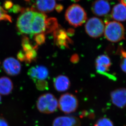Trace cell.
<instances>
[{"label":"cell","instance_id":"obj_1","mask_svg":"<svg viewBox=\"0 0 126 126\" xmlns=\"http://www.w3.org/2000/svg\"><path fill=\"white\" fill-rule=\"evenodd\" d=\"M65 19L70 25L78 27L82 25L87 20V14L80 5L73 4L66 11Z\"/></svg>","mask_w":126,"mask_h":126},{"label":"cell","instance_id":"obj_2","mask_svg":"<svg viewBox=\"0 0 126 126\" xmlns=\"http://www.w3.org/2000/svg\"><path fill=\"white\" fill-rule=\"evenodd\" d=\"M36 106L38 111L41 113H51L56 111L58 107V100L53 94L47 93L38 98Z\"/></svg>","mask_w":126,"mask_h":126},{"label":"cell","instance_id":"obj_3","mask_svg":"<svg viewBox=\"0 0 126 126\" xmlns=\"http://www.w3.org/2000/svg\"><path fill=\"white\" fill-rule=\"evenodd\" d=\"M35 12L32 9L23 8L16 23L17 29L20 33L31 35L32 24Z\"/></svg>","mask_w":126,"mask_h":126},{"label":"cell","instance_id":"obj_4","mask_svg":"<svg viewBox=\"0 0 126 126\" xmlns=\"http://www.w3.org/2000/svg\"><path fill=\"white\" fill-rule=\"evenodd\" d=\"M125 33L124 27L120 23L115 21L106 23L104 33L110 41L115 43L121 41L124 38Z\"/></svg>","mask_w":126,"mask_h":126},{"label":"cell","instance_id":"obj_5","mask_svg":"<svg viewBox=\"0 0 126 126\" xmlns=\"http://www.w3.org/2000/svg\"><path fill=\"white\" fill-rule=\"evenodd\" d=\"M58 102L60 110L65 114L75 112L79 107L78 99L70 93H65L61 95Z\"/></svg>","mask_w":126,"mask_h":126},{"label":"cell","instance_id":"obj_6","mask_svg":"<svg viewBox=\"0 0 126 126\" xmlns=\"http://www.w3.org/2000/svg\"><path fill=\"white\" fill-rule=\"evenodd\" d=\"M105 26L101 19L93 17L88 20L85 25L86 32L91 37L97 38L104 32Z\"/></svg>","mask_w":126,"mask_h":126},{"label":"cell","instance_id":"obj_7","mask_svg":"<svg viewBox=\"0 0 126 126\" xmlns=\"http://www.w3.org/2000/svg\"><path fill=\"white\" fill-rule=\"evenodd\" d=\"M47 18V16L45 14L35 12L32 24L31 36L44 33Z\"/></svg>","mask_w":126,"mask_h":126},{"label":"cell","instance_id":"obj_8","mask_svg":"<svg viewBox=\"0 0 126 126\" xmlns=\"http://www.w3.org/2000/svg\"><path fill=\"white\" fill-rule=\"evenodd\" d=\"M5 72L10 76H16L20 73L21 66L20 62L13 57L6 58L2 63Z\"/></svg>","mask_w":126,"mask_h":126},{"label":"cell","instance_id":"obj_9","mask_svg":"<svg viewBox=\"0 0 126 126\" xmlns=\"http://www.w3.org/2000/svg\"><path fill=\"white\" fill-rule=\"evenodd\" d=\"M53 36L55 44L61 48H68L69 44H71L68 33L60 26L53 32Z\"/></svg>","mask_w":126,"mask_h":126},{"label":"cell","instance_id":"obj_10","mask_svg":"<svg viewBox=\"0 0 126 126\" xmlns=\"http://www.w3.org/2000/svg\"><path fill=\"white\" fill-rule=\"evenodd\" d=\"M28 75L34 82L40 80H45L49 76V71L46 67L37 65L31 67L29 69Z\"/></svg>","mask_w":126,"mask_h":126},{"label":"cell","instance_id":"obj_11","mask_svg":"<svg viewBox=\"0 0 126 126\" xmlns=\"http://www.w3.org/2000/svg\"><path fill=\"white\" fill-rule=\"evenodd\" d=\"M111 100L113 105L119 108L126 107V89L120 88L112 91L110 94Z\"/></svg>","mask_w":126,"mask_h":126},{"label":"cell","instance_id":"obj_12","mask_svg":"<svg viewBox=\"0 0 126 126\" xmlns=\"http://www.w3.org/2000/svg\"><path fill=\"white\" fill-rule=\"evenodd\" d=\"M56 5L55 0H36L31 9L33 11L37 10L42 13H47L53 11Z\"/></svg>","mask_w":126,"mask_h":126},{"label":"cell","instance_id":"obj_13","mask_svg":"<svg viewBox=\"0 0 126 126\" xmlns=\"http://www.w3.org/2000/svg\"><path fill=\"white\" fill-rule=\"evenodd\" d=\"M92 10L95 15L102 16L110 12L111 7L109 2L106 0H96L92 4Z\"/></svg>","mask_w":126,"mask_h":126},{"label":"cell","instance_id":"obj_14","mask_svg":"<svg viewBox=\"0 0 126 126\" xmlns=\"http://www.w3.org/2000/svg\"><path fill=\"white\" fill-rule=\"evenodd\" d=\"M53 126H80V120L76 117L62 116L58 117L54 120Z\"/></svg>","mask_w":126,"mask_h":126},{"label":"cell","instance_id":"obj_15","mask_svg":"<svg viewBox=\"0 0 126 126\" xmlns=\"http://www.w3.org/2000/svg\"><path fill=\"white\" fill-rule=\"evenodd\" d=\"M55 89L58 92H64L68 90L71 86L70 80L64 75H59L54 79Z\"/></svg>","mask_w":126,"mask_h":126},{"label":"cell","instance_id":"obj_16","mask_svg":"<svg viewBox=\"0 0 126 126\" xmlns=\"http://www.w3.org/2000/svg\"><path fill=\"white\" fill-rule=\"evenodd\" d=\"M111 16L115 20L124 21L126 20V6L123 3L117 4L113 7Z\"/></svg>","mask_w":126,"mask_h":126},{"label":"cell","instance_id":"obj_17","mask_svg":"<svg viewBox=\"0 0 126 126\" xmlns=\"http://www.w3.org/2000/svg\"><path fill=\"white\" fill-rule=\"evenodd\" d=\"M13 84L10 79L5 76L0 78V94L7 95L12 92Z\"/></svg>","mask_w":126,"mask_h":126},{"label":"cell","instance_id":"obj_18","mask_svg":"<svg viewBox=\"0 0 126 126\" xmlns=\"http://www.w3.org/2000/svg\"><path fill=\"white\" fill-rule=\"evenodd\" d=\"M58 24L57 19L55 18H47L45 23V34H48L54 32L58 28Z\"/></svg>","mask_w":126,"mask_h":126},{"label":"cell","instance_id":"obj_19","mask_svg":"<svg viewBox=\"0 0 126 126\" xmlns=\"http://www.w3.org/2000/svg\"><path fill=\"white\" fill-rule=\"evenodd\" d=\"M38 45H35L33 49L30 51L26 52H24L25 54L26 60L25 63H30L33 61H35L37 56V50L38 49Z\"/></svg>","mask_w":126,"mask_h":126},{"label":"cell","instance_id":"obj_20","mask_svg":"<svg viewBox=\"0 0 126 126\" xmlns=\"http://www.w3.org/2000/svg\"><path fill=\"white\" fill-rule=\"evenodd\" d=\"M95 64L103 65L110 67L111 65V60L110 58L107 55H100L96 59Z\"/></svg>","mask_w":126,"mask_h":126},{"label":"cell","instance_id":"obj_21","mask_svg":"<svg viewBox=\"0 0 126 126\" xmlns=\"http://www.w3.org/2000/svg\"><path fill=\"white\" fill-rule=\"evenodd\" d=\"M22 46L24 52L30 51L34 47V46H33L31 44L28 37L27 36H23L22 39Z\"/></svg>","mask_w":126,"mask_h":126},{"label":"cell","instance_id":"obj_22","mask_svg":"<svg viewBox=\"0 0 126 126\" xmlns=\"http://www.w3.org/2000/svg\"><path fill=\"white\" fill-rule=\"evenodd\" d=\"M94 126H114L113 122L108 118L103 117L99 119Z\"/></svg>","mask_w":126,"mask_h":126},{"label":"cell","instance_id":"obj_23","mask_svg":"<svg viewBox=\"0 0 126 126\" xmlns=\"http://www.w3.org/2000/svg\"><path fill=\"white\" fill-rule=\"evenodd\" d=\"M36 87L40 91L47 90L49 89L48 83L46 80H40L35 82Z\"/></svg>","mask_w":126,"mask_h":126},{"label":"cell","instance_id":"obj_24","mask_svg":"<svg viewBox=\"0 0 126 126\" xmlns=\"http://www.w3.org/2000/svg\"><path fill=\"white\" fill-rule=\"evenodd\" d=\"M2 20L7 21L12 23V18L7 14V12L0 5V21Z\"/></svg>","mask_w":126,"mask_h":126},{"label":"cell","instance_id":"obj_25","mask_svg":"<svg viewBox=\"0 0 126 126\" xmlns=\"http://www.w3.org/2000/svg\"><path fill=\"white\" fill-rule=\"evenodd\" d=\"M46 37L44 33H40L35 35L34 40L37 44V45H41L45 43Z\"/></svg>","mask_w":126,"mask_h":126},{"label":"cell","instance_id":"obj_26","mask_svg":"<svg viewBox=\"0 0 126 126\" xmlns=\"http://www.w3.org/2000/svg\"><path fill=\"white\" fill-rule=\"evenodd\" d=\"M120 52L122 58L120 67L123 71L126 73V51L121 49H120Z\"/></svg>","mask_w":126,"mask_h":126},{"label":"cell","instance_id":"obj_27","mask_svg":"<svg viewBox=\"0 0 126 126\" xmlns=\"http://www.w3.org/2000/svg\"><path fill=\"white\" fill-rule=\"evenodd\" d=\"M13 5V3L10 0H5L4 2L3 7L5 10H11Z\"/></svg>","mask_w":126,"mask_h":126},{"label":"cell","instance_id":"obj_28","mask_svg":"<svg viewBox=\"0 0 126 126\" xmlns=\"http://www.w3.org/2000/svg\"><path fill=\"white\" fill-rule=\"evenodd\" d=\"M23 8V7H21V6H20L19 5H14L10 10L11 12L14 13L18 14L19 12H21Z\"/></svg>","mask_w":126,"mask_h":126},{"label":"cell","instance_id":"obj_29","mask_svg":"<svg viewBox=\"0 0 126 126\" xmlns=\"http://www.w3.org/2000/svg\"><path fill=\"white\" fill-rule=\"evenodd\" d=\"M17 57L18 59L20 62H25L26 57L24 51H20L17 54Z\"/></svg>","mask_w":126,"mask_h":126},{"label":"cell","instance_id":"obj_30","mask_svg":"<svg viewBox=\"0 0 126 126\" xmlns=\"http://www.w3.org/2000/svg\"><path fill=\"white\" fill-rule=\"evenodd\" d=\"M0 126H9L7 121L2 117H0Z\"/></svg>","mask_w":126,"mask_h":126},{"label":"cell","instance_id":"obj_31","mask_svg":"<svg viewBox=\"0 0 126 126\" xmlns=\"http://www.w3.org/2000/svg\"><path fill=\"white\" fill-rule=\"evenodd\" d=\"M63 6L61 4H56L55 9L57 12H60L63 10Z\"/></svg>","mask_w":126,"mask_h":126},{"label":"cell","instance_id":"obj_32","mask_svg":"<svg viewBox=\"0 0 126 126\" xmlns=\"http://www.w3.org/2000/svg\"><path fill=\"white\" fill-rule=\"evenodd\" d=\"M79 59V58L78 57L77 55H74V56L71 57V62L74 63H77L78 62Z\"/></svg>","mask_w":126,"mask_h":126},{"label":"cell","instance_id":"obj_33","mask_svg":"<svg viewBox=\"0 0 126 126\" xmlns=\"http://www.w3.org/2000/svg\"><path fill=\"white\" fill-rule=\"evenodd\" d=\"M122 3L126 6V0H120Z\"/></svg>","mask_w":126,"mask_h":126},{"label":"cell","instance_id":"obj_34","mask_svg":"<svg viewBox=\"0 0 126 126\" xmlns=\"http://www.w3.org/2000/svg\"><path fill=\"white\" fill-rule=\"evenodd\" d=\"M73 1H75V2H77V1L80 0H72Z\"/></svg>","mask_w":126,"mask_h":126},{"label":"cell","instance_id":"obj_35","mask_svg":"<svg viewBox=\"0 0 126 126\" xmlns=\"http://www.w3.org/2000/svg\"><path fill=\"white\" fill-rule=\"evenodd\" d=\"M25 1H26V2H30V0H24Z\"/></svg>","mask_w":126,"mask_h":126},{"label":"cell","instance_id":"obj_36","mask_svg":"<svg viewBox=\"0 0 126 126\" xmlns=\"http://www.w3.org/2000/svg\"><path fill=\"white\" fill-rule=\"evenodd\" d=\"M1 96H0V102H1Z\"/></svg>","mask_w":126,"mask_h":126},{"label":"cell","instance_id":"obj_37","mask_svg":"<svg viewBox=\"0 0 126 126\" xmlns=\"http://www.w3.org/2000/svg\"></svg>","mask_w":126,"mask_h":126}]
</instances>
